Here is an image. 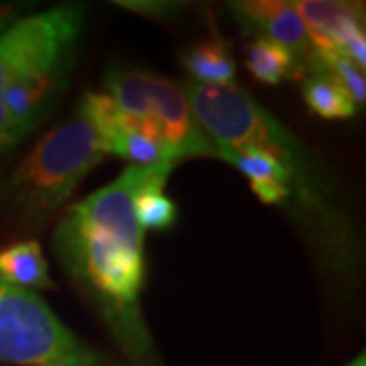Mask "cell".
<instances>
[{"label": "cell", "instance_id": "obj_1", "mask_svg": "<svg viewBox=\"0 0 366 366\" xmlns=\"http://www.w3.org/2000/svg\"><path fill=\"white\" fill-rule=\"evenodd\" d=\"M161 167L173 165H129L114 182L71 204L53 230V252L67 277L137 360L151 354V336L141 312L147 267L134 197Z\"/></svg>", "mask_w": 366, "mask_h": 366}, {"label": "cell", "instance_id": "obj_2", "mask_svg": "<svg viewBox=\"0 0 366 366\" xmlns=\"http://www.w3.org/2000/svg\"><path fill=\"white\" fill-rule=\"evenodd\" d=\"M86 29L81 4L25 14L0 35V157L61 100Z\"/></svg>", "mask_w": 366, "mask_h": 366}, {"label": "cell", "instance_id": "obj_3", "mask_svg": "<svg viewBox=\"0 0 366 366\" xmlns=\"http://www.w3.org/2000/svg\"><path fill=\"white\" fill-rule=\"evenodd\" d=\"M104 159L98 132L79 114L53 127L0 177V220L37 234Z\"/></svg>", "mask_w": 366, "mask_h": 366}, {"label": "cell", "instance_id": "obj_4", "mask_svg": "<svg viewBox=\"0 0 366 366\" xmlns=\"http://www.w3.org/2000/svg\"><path fill=\"white\" fill-rule=\"evenodd\" d=\"M104 88L127 117L169 144L177 161L216 157V149L197 124L182 86L141 67H110Z\"/></svg>", "mask_w": 366, "mask_h": 366}, {"label": "cell", "instance_id": "obj_5", "mask_svg": "<svg viewBox=\"0 0 366 366\" xmlns=\"http://www.w3.org/2000/svg\"><path fill=\"white\" fill-rule=\"evenodd\" d=\"M0 362L16 366H102L88 348L53 314L35 291L0 289Z\"/></svg>", "mask_w": 366, "mask_h": 366}, {"label": "cell", "instance_id": "obj_6", "mask_svg": "<svg viewBox=\"0 0 366 366\" xmlns=\"http://www.w3.org/2000/svg\"><path fill=\"white\" fill-rule=\"evenodd\" d=\"M315 53H340L356 66H366L365 4L340 0L295 2Z\"/></svg>", "mask_w": 366, "mask_h": 366}, {"label": "cell", "instance_id": "obj_7", "mask_svg": "<svg viewBox=\"0 0 366 366\" xmlns=\"http://www.w3.org/2000/svg\"><path fill=\"white\" fill-rule=\"evenodd\" d=\"M230 13L234 14L236 23L254 37L274 41L300 59L310 64L314 55V45L305 31L295 2L287 0H244L230 2Z\"/></svg>", "mask_w": 366, "mask_h": 366}, {"label": "cell", "instance_id": "obj_8", "mask_svg": "<svg viewBox=\"0 0 366 366\" xmlns=\"http://www.w3.org/2000/svg\"><path fill=\"white\" fill-rule=\"evenodd\" d=\"M183 69L192 76V81L202 86L226 88L236 84V59L228 49V43L212 35L197 39L179 55Z\"/></svg>", "mask_w": 366, "mask_h": 366}, {"label": "cell", "instance_id": "obj_9", "mask_svg": "<svg viewBox=\"0 0 366 366\" xmlns=\"http://www.w3.org/2000/svg\"><path fill=\"white\" fill-rule=\"evenodd\" d=\"M0 283L21 289H55L49 262L35 238L0 249Z\"/></svg>", "mask_w": 366, "mask_h": 366}, {"label": "cell", "instance_id": "obj_10", "mask_svg": "<svg viewBox=\"0 0 366 366\" xmlns=\"http://www.w3.org/2000/svg\"><path fill=\"white\" fill-rule=\"evenodd\" d=\"M244 66L250 76L267 86H279L287 79L305 78L307 66L287 47L274 41L252 37L244 47Z\"/></svg>", "mask_w": 366, "mask_h": 366}, {"label": "cell", "instance_id": "obj_11", "mask_svg": "<svg viewBox=\"0 0 366 366\" xmlns=\"http://www.w3.org/2000/svg\"><path fill=\"white\" fill-rule=\"evenodd\" d=\"M310 69L312 71H307L303 78L301 96L315 117L324 120H348L356 117L358 106L340 81L322 67Z\"/></svg>", "mask_w": 366, "mask_h": 366}, {"label": "cell", "instance_id": "obj_12", "mask_svg": "<svg viewBox=\"0 0 366 366\" xmlns=\"http://www.w3.org/2000/svg\"><path fill=\"white\" fill-rule=\"evenodd\" d=\"M173 167L161 169L147 182L143 189L134 197V214L139 226L144 230H169L177 222V206L171 197L165 196V183Z\"/></svg>", "mask_w": 366, "mask_h": 366}, {"label": "cell", "instance_id": "obj_13", "mask_svg": "<svg viewBox=\"0 0 366 366\" xmlns=\"http://www.w3.org/2000/svg\"><path fill=\"white\" fill-rule=\"evenodd\" d=\"M26 14V4L21 2H0V35L13 26L16 21H21Z\"/></svg>", "mask_w": 366, "mask_h": 366}, {"label": "cell", "instance_id": "obj_14", "mask_svg": "<svg viewBox=\"0 0 366 366\" xmlns=\"http://www.w3.org/2000/svg\"><path fill=\"white\" fill-rule=\"evenodd\" d=\"M346 366H366V354L365 352H360L356 358H352L350 362Z\"/></svg>", "mask_w": 366, "mask_h": 366}, {"label": "cell", "instance_id": "obj_15", "mask_svg": "<svg viewBox=\"0 0 366 366\" xmlns=\"http://www.w3.org/2000/svg\"><path fill=\"white\" fill-rule=\"evenodd\" d=\"M0 289H2V283H0Z\"/></svg>", "mask_w": 366, "mask_h": 366}]
</instances>
